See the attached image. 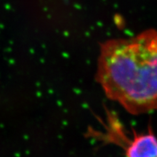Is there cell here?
<instances>
[{
  "mask_svg": "<svg viewBox=\"0 0 157 157\" xmlns=\"http://www.w3.org/2000/svg\"><path fill=\"white\" fill-rule=\"evenodd\" d=\"M125 153L127 157H157V137L151 129L143 133H134L128 138Z\"/></svg>",
  "mask_w": 157,
  "mask_h": 157,
  "instance_id": "obj_2",
  "label": "cell"
},
{
  "mask_svg": "<svg viewBox=\"0 0 157 157\" xmlns=\"http://www.w3.org/2000/svg\"><path fill=\"white\" fill-rule=\"evenodd\" d=\"M97 78L105 95L133 115L157 110V31L101 45Z\"/></svg>",
  "mask_w": 157,
  "mask_h": 157,
  "instance_id": "obj_1",
  "label": "cell"
}]
</instances>
